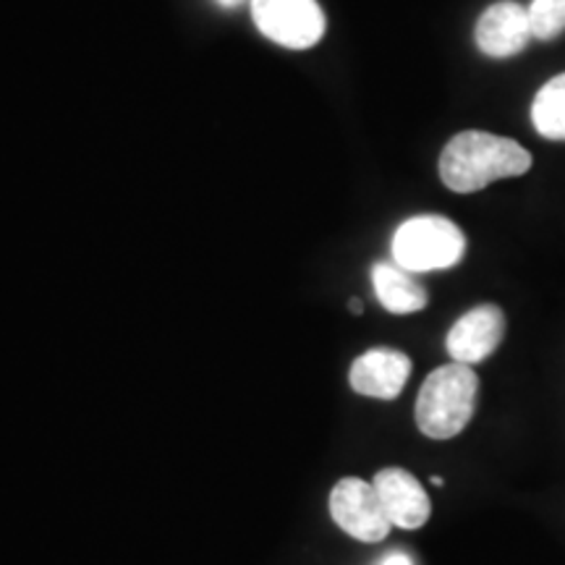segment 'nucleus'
<instances>
[{
	"mask_svg": "<svg viewBox=\"0 0 565 565\" xmlns=\"http://www.w3.org/2000/svg\"><path fill=\"white\" fill-rule=\"evenodd\" d=\"M372 484L393 526L412 532V529H422L427 524L429 513H433V503H429V494L424 492L422 482L412 471L391 466V469L377 471Z\"/></svg>",
	"mask_w": 565,
	"mask_h": 565,
	"instance_id": "8",
	"label": "nucleus"
},
{
	"mask_svg": "<svg viewBox=\"0 0 565 565\" xmlns=\"http://www.w3.org/2000/svg\"><path fill=\"white\" fill-rule=\"evenodd\" d=\"M349 307H351V312H353V315H362V312H364V303L359 301V299H351Z\"/></svg>",
	"mask_w": 565,
	"mask_h": 565,
	"instance_id": "15",
	"label": "nucleus"
},
{
	"mask_svg": "<svg viewBox=\"0 0 565 565\" xmlns=\"http://www.w3.org/2000/svg\"><path fill=\"white\" fill-rule=\"evenodd\" d=\"M257 30L288 51H307L322 40L324 13L317 0H252Z\"/></svg>",
	"mask_w": 565,
	"mask_h": 565,
	"instance_id": "4",
	"label": "nucleus"
},
{
	"mask_svg": "<svg viewBox=\"0 0 565 565\" xmlns=\"http://www.w3.org/2000/svg\"><path fill=\"white\" fill-rule=\"evenodd\" d=\"M532 171V154L519 141L487 131H461L440 154V179L450 192L475 194L492 181Z\"/></svg>",
	"mask_w": 565,
	"mask_h": 565,
	"instance_id": "1",
	"label": "nucleus"
},
{
	"mask_svg": "<svg viewBox=\"0 0 565 565\" xmlns=\"http://www.w3.org/2000/svg\"><path fill=\"white\" fill-rule=\"evenodd\" d=\"M479 377L469 364H443L424 380L416 398V427L429 440H450L461 435L477 412Z\"/></svg>",
	"mask_w": 565,
	"mask_h": 565,
	"instance_id": "2",
	"label": "nucleus"
},
{
	"mask_svg": "<svg viewBox=\"0 0 565 565\" xmlns=\"http://www.w3.org/2000/svg\"><path fill=\"white\" fill-rule=\"evenodd\" d=\"M372 286L377 301L393 315H414L427 307V291L412 273L395 263H377L372 267Z\"/></svg>",
	"mask_w": 565,
	"mask_h": 565,
	"instance_id": "10",
	"label": "nucleus"
},
{
	"mask_svg": "<svg viewBox=\"0 0 565 565\" xmlns=\"http://www.w3.org/2000/svg\"><path fill=\"white\" fill-rule=\"evenodd\" d=\"M217 3H221L223 9H238V6H244L246 0H217Z\"/></svg>",
	"mask_w": 565,
	"mask_h": 565,
	"instance_id": "14",
	"label": "nucleus"
},
{
	"mask_svg": "<svg viewBox=\"0 0 565 565\" xmlns=\"http://www.w3.org/2000/svg\"><path fill=\"white\" fill-rule=\"evenodd\" d=\"M536 134L550 141H565V74H557L536 92L532 103Z\"/></svg>",
	"mask_w": 565,
	"mask_h": 565,
	"instance_id": "11",
	"label": "nucleus"
},
{
	"mask_svg": "<svg viewBox=\"0 0 565 565\" xmlns=\"http://www.w3.org/2000/svg\"><path fill=\"white\" fill-rule=\"evenodd\" d=\"M475 40L487 58H511V55L524 53L529 42L534 40L529 11L515 0L492 3L477 21Z\"/></svg>",
	"mask_w": 565,
	"mask_h": 565,
	"instance_id": "7",
	"label": "nucleus"
},
{
	"mask_svg": "<svg viewBox=\"0 0 565 565\" xmlns=\"http://www.w3.org/2000/svg\"><path fill=\"white\" fill-rule=\"evenodd\" d=\"M433 484H435V487H443V484H445L443 477H433Z\"/></svg>",
	"mask_w": 565,
	"mask_h": 565,
	"instance_id": "16",
	"label": "nucleus"
},
{
	"mask_svg": "<svg viewBox=\"0 0 565 565\" xmlns=\"http://www.w3.org/2000/svg\"><path fill=\"white\" fill-rule=\"evenodd\" d=\"M505 338V315L494 303L469 309L445 338V349L458 364H482L500 349Z\"/></svg>",
	"mask_w": 565,
	"mask_h": 565,
	"instance_id": "6",
	"label": "nucleus"
},
{
	"mask_svg": "<svg viewBox=\"0 0 565 565\" xmlns=\"http://www.w3.org/2000/svg\"><path fill=\"white\" fill-rule=\"evenodd\" d=\"M466 254V236L443 215H416L401 223L393 236V263L408 273L456 267Z\"/></svg>",
	"mask_w": 565,
	"mask_h": 565,
	"instance_id": "3",
	"label": "nucleus"
},
{
	"mask_svg": "<svg viewBox=\"0 0 565 565\" xmlns=\"http://www.w3.org/2000/svg\"><path fill=\"white\" fill-rule=\"evenodd\" d=\"M526 11L534 40L547 42L565 32V0H532Z\"/></svg>",
	"mask_w": 565,
	"mask_h": 565,
	"instance_id": "12",
	"label": "nucleus"
},
{
	"mask_svg": "<svg viewBox=\"0 0 565 565\" xmlns=\"http://www.w3.org/2000/svg\"><path fill=\"white\" fill-rule=\"evenodd\" d=\"M330 515L345 534L359 542H370V545L383 542L393 529L374 484L359 477H345L333 487Z\"/></svg>",
	"mask_w": 565,
	"mask_h": 565,
	"instance_id": "5",
	"label": "nucleus"
},
{
	"mask_svg": "<svg viewBox=\"0 0 565 565\" xmlns=\"http://www.w3.org/2000/svg\"><path fill=\"white\" fill-rule=\"evenodd\" d=\"M408 377H412V359L395 349H372L362 353L351 364L349 383L359 395L380 401L398 398Z\"/></svg>",
	"mask_w": 565,
	"mask_h": 565,
	"instance_id": "9",
	"label": "nucleus"
},
{
	"mask_svg": "<svg viewBox=\"0 0 565 565\" xmlns=\"http://www.w3.org/2000/svg\"><path fill=\"white\" fill-rule=\"evenodd\" d=\"M380 565H414V561L406 553H391L380 561Z\"/></svg>",
	"mask_w": 565,
	"mask_h": 565,
	"instance_id": "13",
	"label": "nucleus"
}]
</instances>
